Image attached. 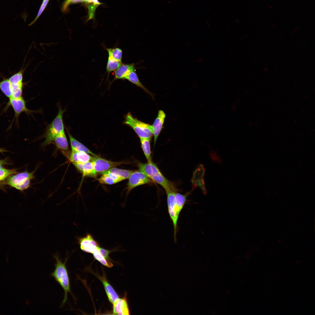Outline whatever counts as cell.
<instances>
[{
    "label": "cell",
    "instance_id": "1",
    "mask_svg": "<svg viewBox=\"0 0 315 315\" xmlns=\"http://www.w3.org/2000/svg\"><path fill=\"white\" fill-rule=\"evenodd\" d=\"M139 170L145 174L151 180L160 185L166 192L177 191L174 184L162 174L157 166L152 161L146 163H139Z\"/></svg>",
    "mask_w": 315,
    "mask_h": 315
},
{
    "label": "cell",
    "instance_id": "2",
    "mask_svg": "<svg viewBox=\"0 0 315 315\" xmlns=\"http://www.w3.org/2000/svg\"><path fill=\"white\" fill-rule=\"evenodd\" d=\"M53 256L56 261L55 264V270L51 273V276L54 277L64 290V298L62 302V306L67 300L68 293H70L72 295L71 290L70 278L66 265L68 259L66 258L64 261L63 262L58 255H54Z\"/></svg>",
    "mask_w": 315,
    "mask_h": 315
},
{
    "label": "cell",
    "instance_id": "3",
    "mask_svg": "<svg viewBox=\"0 0 315 315\" xmlns=\"http://www.w3.org/2000/svg\"><path fill=\"white\" fill-rule=\"evenodd\" d=\"M124 123L131 127L140 139H151L153 136L152 125L139 120L130 112L126 115Z\"/></svg>",
    "mask_w": 315,
    "mask_h": 315
},
{
    "label": "cell",
    "instance_id": "4",
    "mask_svg": "<svg viewBox=\"0 0 315 315\" xmlns=\"http://www.w3.org/2000/svg\"><path fill=\"white\" fill-rule=\"evenodd\" d=\"M65 111L60 106L58 113L55 118L47 127L44 137L45 140L43 143L44 146L51 143L54 138L59 134L64 132L63 116Z\"/></svg>",
    "mask_w": 315,
    "mask_h": 315
},
{
    "label": "cell",
    "instance_id": "5",
    "mask_svg": "<svg viewBox=\"0 0 315 315\" xmlns=\"http://www.w3.org/2000/svg\"><path fill=\"white\" fill-rule=\"evenodd\" d=\"M34 171L29 172L27 171L12 174L5 180V183L15 189L22 191L30 186V181L34 177Z\"/></svg>",
    "mask_w": 315,
    "mask_h": 315
},
{
    "label": "cell",
    "instance_id": "6",
    "mask_svg": "<svg viewBox=\"0 0 315 315\" xmlns=\"http://www.w3.org/2000/svg\"><path fill=\"white\" fill-rule=\"evenodd\" d=\"M127 187V194L134 188L151 182V179L140 171H134L129 177Z\"/></svg>",
    "mask_w": 315,
    "mask_h": 315
},
{
    "label": "cell",
    "instance_id": "7",
    "mask_svg": "<svg viewBox=\"0 0 315 315\" xmlns=\"http://www.w3.org/2000/svg\"><path fill=\"white\" fill-rule=\"evenodd\" d=\"M97 173L100 174L117 166L124 164V162H113L98 156L94 157L91 161Z\"/></svg>",
    "mask_w": 315,
    "mask_h": 315
},
{
    "label": "cell",
    "instance_id": "8",
    "mask_svg": "<svg viewBox=\"0 0 315 315\" xmlns=\"http://www.w3.org/2000/svg\"><path fill=\"white\" fill-rule=\"evenodd\" d=\"M77 240L80 249L86 253L92 254L99 247L98 242L89 233L83 237H77Z\"/></svg>",
    "mask_w": 315,
    "mask_h": 315
},
{
    "label": "cell",
    "instance_id": "9",
    "mask_svg": "<svg viewBox=\"0 0 315 315\" xmlns=\"http://www.w3.org/2000/svg\"><path fill=\"white\" fill-rule=\"evenodd\" d=\"M8 105H11L15 112V117L18 120L19 115L22 112L27 114H31L35 112L27 109L26 106V102L22 96L18 98H11L9 99Z\"/></svg>",
    "mask_w": 315,
    "mask_h": 315
},
{
    "label": "cell",
    "instance_id": "10",
    "mask_svg": "<svg viewBox=\"0 0 315 315\" xmlns=\"http://www.w3.org/2000/svg\"><path fill=\"white\" fill-rule=\"evenodd\" d=\"M166 116V114L163 111L159 110L157 116L152 125L154 145L163 128Z\"/></svg>",
    "mask_w": 315,
    "mask_h": 315
},
{
    "label": "cell",
    "instance_id": "11",
    "mask_svg": "<svg viewBox=\"0 0 315 315\" xmlns=\"http://www.w3.org/2000/svg\"><path fill=\"white\" fill-rule=\"evenodd\" d=\"M136 69L135 64L122 63L115 71L113 80L125 79L129 74Z\"/></svg>",
    "mask_w": 315,
    "mask_h": 315
},
{
    "label": "cell",
    "instance_id": "12",
    "mask_svg": "<svg viewBox=\"0 0 315 315\" xmlns=\"http://www.w3.org/2000/svg\"><path fill=\"white\" fill-rule=\"evenodd\" d=\"M72 163L83 176L96 177L97 173L94 169L91 161L84 163L73 162Z\"/></svg>",
    "mask_w": 315,
    "mask_h": 315
},
{
    "label": "cell",
    "instance_id": "13",
    "mask_svg": "<svg viewBox=\"0 0 315 315\" xmlns=\"http://www.w3.org/2000/svg\"><path fill=\"white\" fill-rule=\"evenodd\" d=\"M205 171L203 165L200 164L194 173L193 181L196 185L200 187L203 193L206 195L207 192L204 179Z\"/></svg>",
    "mask_w": 315,
    "mask_h": 315
},
{
    "label": "cell",
    "instance_id": "14",
    "mask_svg": "<svg viewBox=\"0 0 315 315\" xmlns=\"http://www.w3.org/2000/svg\"><path fill=\"white\" fill-rule=\"evenodd\" d=\"M113 304V314L121 315L130 314L128 305L125 298H119Z\"/></svg>",
    "mask_w": 315,
    "mask_h": 315
},
{
    "label": "cell",
    "instance_id": "15",
    "mask_svg": "<svg viewBox=\"0 0 315 315\" xmlns=\"http://www.w3.org/2000/svg\"><path fill=\"white\" fill-rule=\"evenodd\" d=\"M66 130L69 139L72 150L85 153L91 154L94 157L98 156L83 144L74 138L67 130Z\"/></svg>",
    "mask_w": 315,
    "mask_h": 315
},
{
    "label": "cell",
    "instance_id": "16",
    "mask_svg": "<svg viewBox=\"0 0 315 315\" xmlns=\"http://www.w3.org/2000/svg\"><path fill=\"white\" fill-rule=\"evenodd\" d=\"M102 283L109 301L114 304L119 299V297L114 289L107 281L104 276L98 277Z\"/></svg>",
    "mask_w": 315,
    "mask_h": 315
},
{
    "label": "cell",
    "instance_id": "17",
    "mask_svg": "<svg viewBox=\"0 0 315 315\" xmlns=\"http://www.w3.org/2000/svg\"><path fill=\"white\" fill-rule=\"evenodd\" d=\"M101 174L102 175L98 179L99 183L101 184L112 185L123 180L114 173L104 172Z\"/></svg>",
    "mask_w": 315,
    "mask_h": 315
},
{
    "label": "cell",
    "instance_id": "18",
    "mask_svg": "<svg viewBox=\"0 0 315 315\" xmlns=\"http://www.w3.org/2000/svg\"><path fill=\"white\" fill-rule=\"evenodd\" d=\"M94 157L85 153L72 150L70 159L72 163H81L91 161Z\"/></svg>",
    "mask_w": 315,
    "mask_h": 315
},
{
    "label": "cell",
    "instance_id": "19",
    "mask_svg": "<svg viewBox=\"0 0 315 315\" xmlns=\"http://www.w3.org/2000/svg\"><path fill=\"white\" fill-rule=\"evenodd\" d=\"M83 1L88 9V18L86 21L94 20L97 8L103 3L98 0H83Z\"/></svg>",
    "mask_w": 315,
    "mask_h": 315
},
{
    "label": "cell",
    "instance_id": "20",
    "mask_svg": "<svg viewBox=\"0 0 315 315\" xmlns=\"http://www.w3.org/2000/svg\"><path fill=\"white\" fill-rule=\"evenodd\" d=\"M52 142H53L56 147L61 150L66 151L68 149V142L64 131L55 137Z\"/></svg>",
    "mask_w": 315,
    "mask_h": 315
},
{
    "label": "cell",
    "instance_id": "21",
    "mask_svg": "<svg viewBox=\"0 0 315 315\" xmlns=\"http://www.w3.org/2000/svg\"><path fill=\"white\" fill-rule=\"evenodd\" d=\"M189 193L183 195L178 193L177 191L175 193L176 211V215L178 217L186 202L187 197Z\"/></svg>",
    "mask_w": 315,
    "mask_h": 315
},
{
    "label": "cell",
    "instance_id": "22",
    "mask_svg": "<svg viewBox=\"0 0 315 315\" xmlns=\"http://www.w3.org/2000/svg\"><path fill=\"white\" fill-rule=\"evenodd\" d=\"M125 79L140 88L153 97L152 94L141 82L136 72V70L131 71L127 76Z\"/></svg>",
    "mask_w": 315,
    "mask_h": 315
},
{
    "label": "cell",
    "instance_id": "23",
    "mask_svg": "<svg viewBox=\"0 0 315 315\" xmlns=\"http://www.w3.org/2000/svg\"><path fill=\"white\" fill-rule=\"evenodd\" d=\"M142 150L148 162L152 161L150 139H140Z\"/></svg>",
    "mask_w": 315,
    "mask_h": 315
},
{
    "label": "cell",
    "instance_id": "24",
    "mask_svg": "<svg viewBox=\"0 0 315 315\" xmlns=\"http://www.w3.org/2000/svg\"><path fill=\"white\" fill-rule=\"evenodd\" d=\"M106 49L108 53V57L122 62L123 51L120 48L116 47L112 48H106Z\"/></svg>",
    "mask_w": 315,
    "mask_h": 315
},
{
    "label": "cell",
    "instance_id": "25",
    "mask_svg": "<svg viewBox=\"0 0 315 315\" xmlns=\"http://www.w3.org/2000/svg\"><path fill=\"white\" fill-rule=\"evenodd\" d=\"M0 89L9 99L12 98L11 85L8 79H5L0 82Z\"/></svg>",
    "mask_w": 315,
    "mask_h": 315
},
{
    "label": "cell",
    "instance_id": "26",
    "mask_svg": "<svg viewBox=\"0 0 315 315\" xmlns=\"http://www.w3.org/2000/svg\"><path fill=\"white\" fill-rule=\"evenodd\" d=\"M133 171H134L132 170L121 169L114 167L104 172H109L114 173L121 178L123 180H124L125 179H128L131 174Z\"/></svg>",
    "mask_w": 315,
    "mask_h": 315
},
{
    "label": "cell",
    "instance_id": "27",
    "mask_svg": "<svg viewBox=\"0 0 315 315\" xmlns=\"http://www.w3.org/2000/svg\"><path fill=\"white\" fill-rule=\"evenodd\" d=\"M122 64V62L108 57L106 66V72L108 77L110 73L116 71Z\"/></svg>",
    "mask_w": 315,
    "mask_h": 315
},
{
    "label": "cell",
    "instance_id": "28",
    "mask_svg": "<svg viewBox=\"0 0 315 315\" xmlns=\"http://www.w3.org/2000/svg\"><path fill=\"white\" fill-rule=\"evenodd\" d=\"M98 248L92 253L94 258L104 265L108 267H112L113 266V264L104 257L99 251Z\"/></svg>",
    "mask_w": 315,
    "mask_h": 315
},
{
    "label": "cell",
    "instance_id": "29",
    "mask_svg": "<svg viewBox=\"0 0 315 315\" xmlns=\"http://www.w3.org/2000/svg\"><path fill=\"white\" fill-rule=\"evenodd\" d=\"M23 71L20 70L14 74L8 79L12 85H23Z\"/></svg>",
    "mask_w": 315,
    "mask_h": 315
},
{
    "label": "cell",
    "instance_id": "30",
    "mask_svg": "<svg viewBox=\"0 0 315 315\" xmlns=\"http://www.w3.org/2000/svg\"><path fill=\"white\" fill-rule=\"evenodd\" d=\"M15 169H8L3 167L0 169V183L3 182L10 175L16 174Z\"/></svg>",
    "mask_w": 315,
    "mask_h": 315
},
{
    "label": "cell",
    "instance_id": "31",
    "mask_svg": "<svg viewBox=\"0 0 315 315\" xmlns=\"http://www.w3.org/2000/svg\"><path fill=\"white\" fill-rule=\"evenodd\" d=\"M12 98H16L22 96L23 85H11Z\"/></svg>",
    "mask_w": 315,
    "mask_h": 315
},
{
    "label": "cell",
    "instance_id": "32",
    "mask_svg": "<svg viewBox=\"0 0 315 315\" xmlns=\"http://www.w3.org/2000/svg\"><path fill=\"white\" fill-rule=\"evenodd\" d=\"M84 2L83 0H65L63 3L61 9L63 12L67 11L69 6L72 4H74Z\"/></svg>",
    "mask_w": 315,
    "mask_h": 315
},
{
    "label": "cell",
    "instance_id": "33",
    "mask_svg": "<svg viewBox=\"0 0 315 315\" xmlns=\"http://www.w3.org/2000/svg\"><path fill=\"white\" fill-rule=\"evenodd\" d=\"M49 0H43L42 4L38 11L37 16L35 19L29 24V25H31L33 24L38 19L46 8Z\"/></svg>",
    "mask_w": 315,
    "mask_h": 315
},
{
    "label": "cell",
    "instance_id": "34",
    "mask_svg": "<svg viewBox=\"0 0 315 315\" xmlns=\"http://www.w3.org/2000/svg\"><path fill=\"white\" fill-rule=\"evenodd\" d=\"M98 249L99 251L104 257L107 260L109 261V255L112 251L107 250L100 247H99Z\"/></svg>",
    "mask_w": 315,
    "mask_h": 315
},
{
    "label": "cell",
    "instance_id": "35",
    "mask_svg": "<svg viewBox=\"0 0 315 315\" xmlns=\"http://www.w3.org/2000/svg\"><path fill=\"white\" fill-rule=\"evenodd\" d=\"M8 164L7 160L6 159L0 160V169L3 167V166Z\"/></svg>",
    "mask_w": 315,
    "mask_h": 315
},
{
    "label": "cell",
    "instance_id": "36",
    "mask_svg": "<svg viewBox=\"0 0 315 315\" xmlns=\"http://www.w3.org/2000/svg\"><path fill=\"white\" fill-rule=\"evenodd\" d=\"M6 151V150H4V149H2V148H0V153H3V152H5Z\"/></svg>",
    "mask_w": 315,
    "mask_h": 315
}]
</instances>
